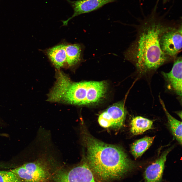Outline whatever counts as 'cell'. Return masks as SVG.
<instances>
[{
    "mask_svg": "<svg viewBox=\"0 0 182 182\" xmlns=\"http://www.w3.org/2000/svg\"><path fill=\"white\" fill-rule=\"evenodd\" d=\"M172 24L154 18L141 22L135 26V38L124 52L125 59L143 73L155 70L174 61L162 52L160 44L162 34Z\"/></svg>",
    "mask_w": 182,
    "mask_h": 182,
    "instance_id": "1",
    "label": "cell"
},
{
    "mask_svg": "<svg viewBox=\"0 0 182 182\" xmlns=\"http://www.w3.org/2000/svg\"><path fill=\"white\" fill-rule=\"evenodd\" d=\"M83 135L87 150L86 162L93 173L101 180L121 178L138 169L137 164L121 148L104 143L87 133Z\"/></svg>",
    "mask_w": 182,
    "mask_h": 182,
    "instance_id": "2",
    "label": "cell"
},
{
    "mask_svg": "<svg viewBox=\"0 0 182 182\" xmlns=\"http://www.w3.org/2000/svg\"><path fill=\"white\" fill-rule=\"evenodd\" d=\"M56 81L48 95V100L52 102L85 106L97 104L105 97L108 85L105 81L74 82L59 70L56 72Z\"/></svg>",
    "mask_w": 182,
    "mask_h": 182,
    "instance_id": "3",
    "label": "cell"
},
{
    "mask_svg": "<svg viewBox=\"0 0 182 182\" xmlns=\"http://www.w3.org/2000/svg\"><path fill=\"white\" fill-rule=\"evenodd\" d=\"M10 171L24 182H47L51 176L49 163L43 158L26 163Z\"/></svg>",
    "mask_w": 182,
    "mask_h": 182,
    "instance_id": "4",
    "label": "cell"
},
{
    "mask_svg": "<svg viewBox=\"0 0 182 182\" xmlns=\"http://www.w3.org/2000/svg\"><path fill=\"white\" fill-rule=\"evenodd\" d=\"M181 23H172L162 34L160 44L162 52L174 60L181 50Z\"/></svg>",
    "mask_w": 182,
    "mask_h": 182,
    "instance_id": "5",
    "label": "cell"
},
{
    "mask_svg": "<svg viewBox=\"0 0 182 182\" xmlns=\"http://www.w3.org/2000/svg\"><path fill=\"white\" fill-rule=\"evenodd\" d=\"M53 178L55 182H96L86 162L69 169H59Z\"/></svg>",
    "mask_w": 182,
    "mask_h": 182,
    "instance_id": "6",
    "label": "cell"
},
{
    "mask_svg": "<svg viewBox=\"0 0 182 182\" xmlns=\"http://www.w3.org/2000/svg\"><path fill=\"white\" fill-rule=\"evenodd\" d=\"M126 114L124 103L118 102L110 106L101 113L98 122L104 128H119L123 125Z\"/></svg>",
    "mask_w": 182,
    "mask_h": 182,
    "instance_id": "7",
    "label": "cell"
},
{
    "mask_svg": "<svg viewBox=\"0 0 182 182\" xmlns=\"http://www.w3.org/2000/svg\"><path fill=\"white\" fill-rule=\"evenodd\" d=\"M71 5L74 10L72 16L65 20H62L63 26L67 25L68 21L74 17L84 13L97 10L108 4L116 2V0H65Z\"/></svg>",
    "mask_w": 182,
    "mask_h": 182,
    "instance_id": "8",
    "label": "cell"
},
{
    "mask_svg": "<svg viewBox=\"0 0 182 182\" xmlns=\"http://www.w3.org/2000/svg\"><path fill=\"white\" fill-rule=\"evenodd\" d=\"M171 150L164 151L155 161L144 170L143 176L144 182H162L167 155Z\"/></svg>",
    "mask_w": 182,
    "mask_h": 182,
    "instance_id": "9",
    "label": "cell"
},
{
    "mask_svg": "<svg viewBox=\"0 0 182 182\" xmlns=\"http://www.w3.org/2000/svg\"><path fill=\"white\" fill-rule=\"evenodd\" d=\"M174 64L170 71L168 73L162 72L167 82L178 95H182V57H177L173 61Z\"/></svg>",
    "mask_w": 182,
    "mask_h": 182,
    "instance_id": "10",
    "label": "cell"
},
{
    "mask_svg": "<svg viewBox=\"0 0 182 182\" xmlns=\"http://www.w3.org/2000/svg\"><path fill=\"white\" fill-rule=\"evenodd\" d=\"M65 44L58 45L48 49L47 55L55 66L58 69L63 67L66 63Z\"/></svg>",
    "mask_w": 182,
    "mask_h": 182,
    "instance_id": "11",
    "label": "cell"
},
{
    "mask_svg": "<svg viewBox=\"0 0 182 182\" xmlns=\"http://www.w3.org/2000/svg\"><path fill=\"white\" fill-rule=\"evenodd\" d=\"M66 63L69 66H74L81 62L83 59V47L81 44H65Z\"/></svg>",
    "mask_w": 182,
    "mask_h": 182,
    "instance_id": "12",
    "label": "cell"
},
{
    "mask_svg": "<svg viewBox=\"0 0 182 182\" xmlns=\"http://www.w3.org/2000/svg\"><path fill=\"white\" fill-rule=\"evenodd\" d=\"M153 124L151 120L141 116H136L131 121L130 131L134 135L140 134L151 129Z\"/></svg>",
    "mask_w": 182,
    "mask_h": 182,
    "instance_id": "13",
    "label": "cell"
},
{
    "mask_svg": "<svg viewBox=\"0 0 182 182\" xmlns=\"http://www.w3.org/2000/svg\"><path fill=\"white\" fill-rule=\"evenodd\" d=\"M155 136H146L134 142L131 147V151L135 159L141 156L152 143Z\"/></svg>",
    "mask_w": 182,
    "mask_h": 182,
    "instance_id": "14",
    "label": "cell"
},
{
    "mask_svg": "<svg viewBox=\"0 0 182 182\" xmlns=\"http://www.w3.org/2000/svg\"><path fill=\"white\" fill-rule=\"evenodd\" d=\"M160 101L166 115L170 130L174 138L182 145V122L172 117L167 110L164 102L160 97Z\"/></svg>",
    "mask_w": 182,
    "mask_h": 182,
    "instance_id": "15",
    "label": "cell"
},
{
    "mask_svg": "<svg viewBox=\"0 0 182 182\" xmlns=\"http://www.w3.org/2000/svg\"><path fill=\"white\" fill-rule=\"evenodd\" d=\"M0 182H24L11 171L0 170Z\"/></svg>",
    "mask_w": 182,
    "mask_h": 182,
    "instance_id": "16",
    "label": "cell"
},
{
    "mask_svg": "<svg viewBox=\"0 0 182 182\" xmlns=\"http://www.w3.org/2000/svg\"></svg>",
    "mask_w": 182,
    "mask_h": 182,
    "instance_id": "17",
    "label": "cell"
}]
</instances>
